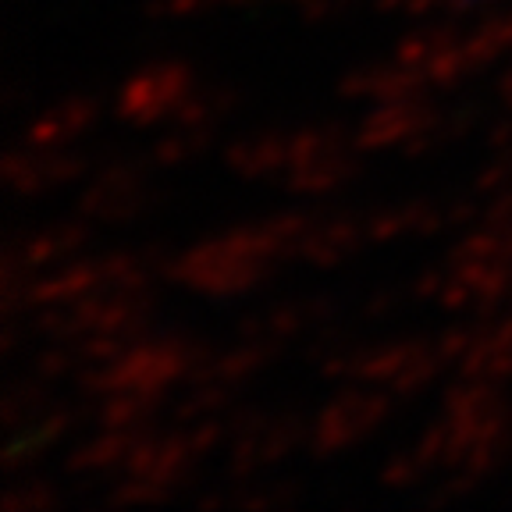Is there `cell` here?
Wrapping results in <instances>:
<instances>
[{
  "label": "cell",
  "instance_id": "6da1fadb",
  "mask_svg": "<svg viewBox=\"0 0 512 512\" xmlns=\"http://www.w3.org/2000/svg\"><path fill=\"white\" fill-rule=\"evenodd\" d=\"M182 93H185L182 68H157V72H146L143 79H136L128 86L125 100H121V111H125L128 118L150 121L164 111H175Z\"/></svg>",
  "mask_w": 512,
  "mask_h": 512
},
{
  "label": "cell",
  "instance_id": "7a4b0ae2",
  "mask_svg": "<svg viewBox=\"0 0 512 512\" xmlns=\"http://www.w3.org/2000/svg\"><path fill=\"white\" fill-rule=\"evenodd\" d=\"M200 139H203V136H196V132H192V136L164 139V143L157 146V157H160V160H178V157H185L189 150H196V146H200Z\"/></svg>",
  "mask_w": 512,
  "mask_h": 512
}]
</instances>
